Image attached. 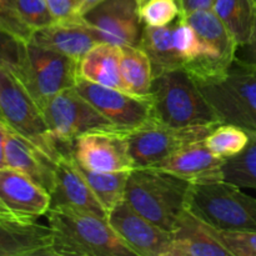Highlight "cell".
I'll list each match as a JSON object with an SVG mask.
<instances>
[{"label": "cell", "instance_id": "obj_1", "mask_svg": "<svg viewBox=\"0 0 256 256\" xmlns=\"http://www.w3.org/2000/svg\"><path fill=\"white\" fill-rule=\"evenodd\" d=\"M46 216L52 256H135L105 218L66 208H50Z\"/></svg>", "mask_w": 256, "mask_h": 256}, {"label": "cell", "instance_id": "obj_2", "mask_svg": "<svg viewBox=\"0 0 256 256\" xmlns=\"http://www.w3.org/2000/svg\"><path fill=\"white\" fill-rule=\"evenodd\" d=\"M192 182L156 168H135L129 172L125 202L162 229L172 232L188 210Z\"/></svg>", "mask_w": 256, "mask_h": 256}, {"label": "cell", "instance_id": "obj_3", "mask_svg": "<svg viewBox=\"0 0 256 256\" xmlns=\"http://www.w3.org/2000/svg\"><path fill=\"white\" fill-rule=\"evenodd\" d=\"M150 105L152 119L169 126L222 124L195 80L184 68L154 75Z\"/></svg>", "mask_w": 256, "mask_h": 256}, {"label": "cell", "instance_id": "obj_4", "mask_svg": "<svg viewBox=\"0 0 256 256\" xmlns=\"http://www.w3.org/2000/svg\"><path fill=\"white\" fill-rule=\"evenodd\" d=\"M79 62L32 42H20L16 60L9 68L38 108L79 80Z\"/></svg>", "mask_w": 256, "mask_h": 256}, {"label": "cell", "instance_id": "obj_5", "mask_svg": "<svg viewBox=\"0 0 256 256\" xmlns=\"http://www.w3.org/2000/svg\"><path fill=\"white\" fill-rule=\"evenodd\" d=\"M188 210L214 229L256 232V198L225 180L192 184Z\"/></svg>", "mask_w": 256, "mask_h": 256}, {"label": "cell", "instance_id": "obj_6", "mask_svg": "<svg viewBox=\"0 0 256 256\" xmlns=\"http://www.w3.org/2000/svg\"><path fill=\"white\" fill-rule=\"evenodd\" d=\"M222 124L256 134V69L235 60L220 79L196 82Z\"/></svg>", "mask_w": 256, "mask_h": 256}, {"label": "cell", "instance_id": "obj_7", "mask_svg": "<svg viewBox=\"0 0 256 256\" xmlns=\"http://www.w3.org/2000/svg\"><path fill=\"white\" fill-rule=\"evenodd\" d=\"M0 106L8 126L34 142L55 162L62 146L48 129L40 109L9 68L0 62Z\"/></svg>", "mask_w": 256, "mask_h": 256}, {"label": "cell", "instance_id": "obj_8", "mask_svg": "<svg viewBox=\"0 0 256 256\" xmlns=\"http://www.w3.org/2000/svg\"><path fill=\"white\" fill-rule=\"evenodd\" d=\"M219 125V124H218ZM216 125L174 128L150 119L130 130H122L135 168H152L196 142H204Z\"/></svg>", "mask_w": 256, "mask_h": 256}, {"label": "cell", "instance_id": "obj_9", "mask_svg": "<svg viewBox=\"0 0 256 256\" xmlns=\"http://www.w3.org/2000/svg\"><path fill=\"white\" fill-rule=\"evenodd\" d=\"M40 112L48 129L65 154H69L70 144L80 135L92 130L115 129L75 88L52 96L40 108Z\"/></svg>", "mask_w": 256, "mask_h": 256}, {"label": "cell", "instance_id": "obj_10", "mask_svg": "<svg viewBox=\"0 0 256 256\" xmlns=\"http://www.w3.org/2000/svg\"><path fill=\"white\" fill-rule=\"evenodd\" d=\"M138 0H102L82 19L99 42L138 46L142 32Z\"/></svg>", "mask_w": 256, "mask_h": 256}, {"label": "cell", "instance_id": "obj_11", "mask_svg": "<svg viewBox=\"0 0 256 256\" xmlns=\"http://www.w3.org/2000/svg\"><path fill=\"white\" fill-rule=\"evenodd\" d=\"M50 204L49 192L26 175L9 166L0 169V222L34 224Z\"/></svg>", "mask_w": 256, "mask_h": 256}, {"label": "cell", "instance_id": "obj_12", "mask_svg": "<svg viewBox=\"0 0 256 256\" xmlns=\"http://www.w3.org/2000/svg\"><path fill=\"white\" fill-rule=\"evenodd\" d=\"M72 159L94 172H132L134 169L124 132L118 129L92 130L70 144Z\"/></svg>", "mask_w": 256, "mask_h": 256}, {"label": "cell", "instance_id": "obj_13", "mask_svg": "<svg viewBox=\"0 0 256 256\" xmlns=\"http://www.w3.org/2000/svg\"><path fill=\"white\" fill-rule=\"evenodd\" d=\"M75 90L118 130H130L152 119L150 98L79 79Z\"/></svg>", "mask_w": 256, "mask_h": 256}, {"label": "cell", "instance_id": "obj_14", "mask_svg": "<svg viewBox=\"0 0 256 256\" xmlns=\"http://www.w3.org/2000/svg\"><path fill=\"white\" fill-rule=\"evenodd\" d=\"M108 222L135 256H168L172 232L162 229L132 209L126 202L118 204L108 214Z\"/></svg>", "mask_w": 256, "mask_h": 256}, {"label": "cell", "instance_id": "obj_15", "mask_svg": "<svg viewBox=\"0 0 256 256\" xmlns=\"http://www.w3.org/2000/svg\"><path fill=\"white\" fill-rule=\"evenodd\" d=\"M50 196V208H66L108 219V212L90 189L70 154H62L56 162V180Z\"/></svg>", "mask_w": 256, "mask_h": 256}, {"label": "cell", "instance_id": "obj_16", "mask_svg": "<svg viewBox=\"0 0 256 256\" xmlns=\"http://www.w3.org/2000/svg\"><path fill=\"white\" fill-rule=\"evenodd\" d=\"M5 159L6 166L25 174L52 194L56 180V162L34 142L12 129L6 134Z\"/></svg>", "mask_w": 256, "mask_h": 256}, {"label": "cell", "instance_id": "obj_17", "mask_svg": "<svg viewBox=\"0 0 256 256\" xmlns=\"http://www.w3.org/2000/svg\"><path fill=\"white\" fill-rule=\"evenodd\" d=\"M226 160L212 154L204 142H196L152 168L170 172L192 184L222 180V166Z\"/></svg>", "mask_w": 256, "mask_h": 256}, {"label": "cell", "instance_id": "obj_18", "mask_svg": "<svg viewBox=\"0 0 256 256\" xmlns=\"http://www.w3.org/2000/svg\"><path fill=\"white\" fill-rule=\"evenodd\" d=\"M168 256H232L214 234V229L185 210L172 232Z\"/></svg>", "mask_w": 256, "mask_h": 256}, {"label": "cell", "instance_id": "obj_19", "mask_svg": "<svg viewBox=\"0 0 256 256\" xmlns=\"http://www.w3.org/2000/svg\"><path fill=\"white\" fill-rule=\"evenodd\" d=\"M29 42L66 55L78 62L99 42L82 19L78 22H55L49 26L34 30Z\"/></svg>", "mask_w": 256, "mask_h": 256}, {"label": "cell", "instance_id": "obj_20", "mask_svg": "<svg viewBox=\"0 0 256 256\" xmlns=\"http://www.w3.org/2000/svg\"><path fill=\"white\" fill-rule=\"evenodd\" d=\"M50 226L0 222V256H52Z\"/></svg>", "mask_w": 256, "mask_h": 256}, {"label": "cell", "instance_id": "obj_21", "mask_svg": "<svg viewBox=\"0 0 256 256\" xmlns=\"http://www.w3.org/2000/svg\"><path fill=\"white\" fill-rule=\"evenodd\" d=\"M120 62L122 46L109 42H98L79 62V79L125 92Z\"/></svg>", "mask_w": 256, "mask_h": 256}, {"label": "cell", "instance_id": "obj_22", "mask_svg": "<svg viewBox=\"0 0 256 256\" xmlns=\"http://www.w3.org/2000/svg\"><path fill=\"white\" fill-rule=\"evenodd\" d=\"M182 18L195 30L206 49L229 66L234 64L239 45L214 10H196Z\"/></svg>", "mask_w": 256, "mask_h": 256}, {"label": "cell", "instance_id": "obj_23", "mask_svg": "<svg viewBox=\"0 0 256 256\" xmlns=\"http://www.w3.org/2000/svg\"><path fill=\"white\" fill-rule=\"evenodd\" d=\"M139 46L146 52L155 74L184 68V60L174 44V22L166 26L142 28Z\"/></svg>", "mask_w": 256, "mask_h": 256}, {"label": "cell", "instance_id": "obj_24", "mask_svg": "<svg viewBox=\"0 0 256 256\" xmlns=\"http://www.w3.org/2000/svg\"><path fill=\"white\" fill-rule=\"evenodd\" d=\"M212 10L229 29L239 46L252 42L256 32L254 0H214Z\"/></svg>", "mask_w": 256, "mask_h": 256}, {"label": "cell", "instance_id": "obj_25", "mask_svg": "<svg viewBox=\"0 0 256 256\" xmlns=\"http://www.w3.org/2000/svg\"><path fill=\"white\" fill-rule=\"evenodd\" d=\"M120 72L125 92L140 98H150L154 79L152 64L139 45L122 46Z\"/></svg>", "mask_w": 256, "mask_h": 256}, {"label": "cell", "instance_id": "obj_26", "mask_svg": "<svg viewBox=\"0 0 256 256\" xmlns=\"http://www.w3.org/2000/svg\"><path fill=\"white\" fill-rule=\"evenodd\" d=\"M80 172L89 184L96 199L109 214L118 204L125 200L128 178L130 172H102L85 169L76 162Z\"/></svg>", "mask_w": 256, "mask_h": 256}, {"label": "cell", "instance_id": "obj_27", "mask_svg": "<svg viewBox=\"0 0 256 256\" xmlns=\"http://www.w3.org/2000/svg\"><path fill=\"white\" fill-rule=\"evenodd\" d=\"M250 134L246 130L232 124H219L209 132L204 140L208 149L222 159L236 156L248 146Z\"/></svg>", "mask_w": 256, "mask_h": 256}, {"label": "cell", "instance_id": "obj_28", "mask_svg": "<svg viewBox=\"0 0 256 256\" xmlns=\"http://www.w3.org/2000/svg\"><path fill=\"white\" fill-rule=\"evenodd\" d=\"M222 180L244 189L256 190V134H250L248 146L222 166Z\"/></svg>", "mask_w": 256, "mask_h": 256}, {"label": "cell", "instance_id": "obj_29", "mask_svg": "<svg viewBox=\"0 0 256 256\" xmlns=\"http://www.w3.org/2000/svg\"><path fill=\"white\" fill-rule=\"evenodd\" d=\"M145 26H166L182 15L176 0H148L139 8Z\"/></svg>", "mask_w": 256, "mask_h": 256}, {"label": "cell", "instance_id": "obj_30", "mask_svg": "<svg viewBox=\"0 0 256 256\" xmlns=\"http://www.w3.org/2000/svg\"><path fill=\"white\" fill-rule=\"evenodd\" d=\"M15 6L22 22L32 32L55 22L46 0H15Z\"/></svg>", "mask_w": 256, "mask_h": 256}, {"label": "cell", "instance_id": "obj_31", "mask_svg": "<svg viewBox=\"0 0 256 256\" xmlns=\"http://www.w3.org/2000/svg\"><path fill=\"white\" fill-rule=\"evenodd\" d=\"M214 234L229 250L232 256H256V232H229L214 229Z\"/></svg>", "mask_w": 256, "mask_h": 256}, {"label": "cell", "instance_id": "obj_32", "mask_svg": "<svg viewBox=\"0 0 256 256\" xmlns=\"http://www.w3.org/2000/svg\"><path fill=\"white\" fill-rule=\"evenodd\" d=\"M0 32L19 42H28L32 36V32L18 15L15 0H0Z\"/></svg>", "mask_w": 256, "mask_h": 256}, {"label": "cell", "instance_id": "obj_33", "mask_svg": "<svg viewBox=\"0 0 256 256\" xmlns=\"http://www.w3.org/2000/svg\"><path fill=\"white\" fill-rule=\"evenodd\" d=\"M46 4L55 22H78L82 16L78 0H46Z\"/></svg>", "mask_w": 256, "mask_h": 256}, {"label": "cell", "instance_id": "obj_34", "mask_svg": "<svg viewBox=\"0 0 256 256\" xmlns=\"http://www.w3.org/2000/svg\"><path fill=\"white\" fill-rule=\"evenodd\" d=\"M19 40L0 32V62L2 64L12 65L16 60L18 49H19Z\"/></svg>", "mask_w": 256, "mask_h": 256}, {"label": "cell", "instance_id": "obj_35", "mask_svg": "<svg viewBox=\"0 0 256 256\" xmlns=\"http://www.w3.org/2000/svg\"><path fill=\"white\" fill-rule=\"evenodd\" d=\"M235 60L256 69V32L252 42L238 48L236 59Z\"/></svg>", "mask_w": 256, "mask_h": 256}, {"label": "cell", "instance_id": "obj_36", "mask_svg": "<svg viewBox=\"0 0 256 256\" xmlns=\"http://www.w3.org/2000/svg\"><path fill=\"white\" fill-rule=\"evenodd\" d=\"M180 6L182 16L194 12L196 10L212 9L214 0H176Z\"/></svg>", "mask_w": 256, "mask_h": 256}, {"label": "cell", "instance_id": "obj_37", "mask_svg": "<svg viewBox=\"0 0 256 256\" xmlns=\"http://www.w3.org/2000/svg\"><path fill=\"white\" fill-rule=\"evenodd\" d=\"M9 128L0 124V169L6 168V159H5V144H6V134Z\"/></svg>", "mask_w": 256, "mask_h": 256}, {"label": "cell", "instance_id": "obj_38", "mask_svg": "<svg viewBox=\"0 0 256 256\" xmlns=\"http://www.w3.org/2000/svg\"><path fill=\"white\" fill-rule=\"evenodd\" d=\"M78 2H80V6H82V14H84V12H88L90 8L95 6V5L99 4V2H102V0H78Z\"/></svg>", "mask_w": 256, "mask_h": 256}, {"label": "cell", "instance_id": "obj_39", "mask_svg": "<svg viewBox=\"0 0 256 256\" xmlns=\"http://www.w3.org/2000/svg\"><path fill=\"white\" fill-rule=\"evenodd\" d=\"M0 122H2V124H4V125H6V126H8L6 122H5V118H4V115H2V106H0ZM8 128H9V126H8Z\"/></svg>", "mask_w": 256, "mask_h": 256}, {"label": "cell", "instance_id": "obj_40", "mask_svg": "<svg viewBox=\"0 0 256 256\" xmlns=\"http://www.w3.org/2000/svg\"><path fill=\"white\" fill-rule=\"evenodd\" d=\"M138 2H139V5H142V2H148V0H138Z\"/></svg>", "mask_w": 256, "mask_h": 256}, {"label": "cell", "instance_id": "obj_41", "mask_svg": "<svg viewBox=\"0 0 256 256\" xmlns=\"http://www.w3.org/2000/svg\"><path fill=\"white\" fill-rule=\"evenodd\" d=\"M0 124H2V122H0ZM2 125H4V124H2ZM5 126H6V125H5ZM9 129H10V128H9Z\"/></svg>", "mask_w": 256, "mask_h": 256}, {"label": "cell", "instance_id": "obj_42", "mask_svg": "<svg viewBox=\"0 0 256 256\" xmlns=\"http://www.w3.org/2000/svg\"><path fill=\"white\" fill-rule=\"evenodd\" d=\"M254 2H255V4H256V0H254Z\"/></svg>", "mask_w": 256, "mask_h": 256}]
</instances>
